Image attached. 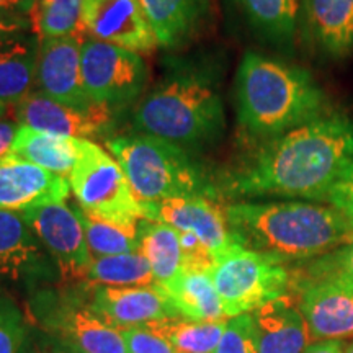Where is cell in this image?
<instances>
[{"mask_svg": "<svg viewBox=\"0 0 353 353\" xmlns=\"http://www.w3.org/2000/svg\"><path fill=\"white\" fill-rule=\"evenodd\" d=\"M353 162V120L325 114L260 145L229 182L236 195L325 201Z\"/></svg>", "mask_w": 353, "mask_h": 353, "instance_id": "cell-1", "label": "cell"}, {"mask_svg": "<svg viewBox=\"0 0 353 353\" xmlns=\"http://www.w3.org/2000/svg\"><path fill=\"white\" fill-rule=\"evenodd\" d=\"M237 244L285 263L325 255L353 244L347 214L304 201L236 203L224 208Z\"/></svg>", "mask_w": 353, "mask_h": 353, "instance_id": "cell-2", "label": "cell"}, {"mask_svg": "<svg viewBox=\"0 0 353 353\" xmlns=\"http://www.w3.org/2000/svg\"><path fill=\"white\" fill-rule=\"evenodd\" d=\"M236 92L241 126L262 139L325 117L327 100L307 70L257 52L242 57Z\"/></svg>", "mask_w": 353, "mask_h": 353, "instance_id": "cell-3", "label": "cell"}, {"mask_svg": "<svg viewBox=\"0 0 353 353\" xmlns=\"http://www.w3.org/2000/svg\"><path fill=\"white\" fill-rule=\"evenodd\" d=\"M107 148L125 172L145 219L152 206L169 198L213 196L205 176L182 145L138 131L107 141Z\"/></svg>", "mask_w": 353, "mask_h": 353, "instance_id": "cell-4", "label": "cell"}, {"mask_svg": "<svg viewBox=\"0 0 353 353\" xmlns=\"http://www.w3.org/2000/svg\"><path fill=\"white\" fill-rule=\"evenodd\" d=\"M132 123L139 132L182 148L203 144L223 131V101L205 79L180 76L145 97L134 110Z\"/></svg>", "mask_w": 353, "mask_h": 353, "instance_id": "cell-5", "label": "cell"}, {"mask_svg": "<svg viewBox=\"0 0 353 353\" xmlns=\"http://www.w3.org/2000/svg\"><path fill=\"white\" fill-rule=\"evenodd\" d=\"M210 273L228 319L285 296L291 285L285 263L241 244L219 255Z\"/></svg>", "mask_w": 353, "mask_h": 353, "instance_id": "cell-6", "label": "cell"}, {"mask_svg": "<svg viewBox=\"0 0 353 353\" xmlns=\"http://www.w3.org/2000/svg\"><path fill=\"white\" fill-rule=\"evenodd\" d=\"M68 179L79 208L85 213L128 229H138L139 221L145 219L117 159L90 139H81L77 162Z\"/></svg>", "mask_w": 353, "mask_h": 353, "instance_id": "cell-7", "label": "cell"}, {"mask_svg": "<svg viewBox=\"0 0 353 353\" xmlns=\"http://www.w3.org/2000/svg\"><path fill=\"white\" fill-rule=\"evenodd\" d=\"M82 79L94 103L114 107L143 92L148 68L139 52L90 38L82 43Z\"/></svg>", "mask_w": 353, "mask_h": 353, "instance_id": "cell-8", "label": "cell"}, {"mask_svg": "<svg viewBox=\"0 0 353 353\" xmlns=\"http://www.w3.org/2000/svg\"><path fill=\"white\" fill-rule=\"evenodd\" d=\"M23 218L39 242L56 260L68 281H87L92 265L85 232L77 210L65 201H50L23 211Z\"/></svg>", "mask_w": 353, "mask_h": 353, "instance_id": "cell-9", "label": "cell"}, {"mask_svg": "<svg viewBox=\"0 0 353 353\" xmlns=\"http://www.w3.org/2000/svg\"><path fill=\"white\" fill-rule=\"evenodd\" d=\"M299 311L312 341L353 337V286L337 278H291Z\"/></svg>", "mask_w": 353, "mask_h": 353, "instance_id": "cell-10", "label": "cell"}, {"mask_svg": "<svg viewBox=\"0 0 353 353\" xmlns=\"http://www.w3.org/2000/svg\"><path fill=\"white\" fill-rule=\"evenodd\" d=\"M81 33L134 52L159 44L139 0H82Z\"/></svg>", "mask_w": 353, "mask_h": 353, "instance_id": "cell-11", "label": "cell"}, {"mask_svg": "<svg viewBox=\"0 0 353 353\" xmlns=\"http://www.w3.org/2000/svg\"><path fill=\"white\" fill-rule=\"evenodd\" d=\"M37 87L50 99L65 107L88 110V99L82 79V41L77 37L39 39Z\"/></svg>", "mask_w": 353, "mask_h": 353, "instance_id": "cell-12", "label": "cell"}, {"mask_svg": "<svg viewBox=\"0 0 353 353\" xmlns=\"http://www.w3.org/2000/svg\"><path fill=\"white\" fill-rule=\"evenodd\" d=\"M13 117L20 126L74 139H90L112 126L110 107L94 105L88 110L70 108L38 90L13 105Z\"/></svg>", "mask_w": 353, "mask_h": 353, "instance_id": "cell-13", "label": "cell"}, {"mask_svg": "<svg viewBox=\"0 0 353 353\" xmlns=\"http://www.w3.org/2000/svg\"><path fill=\"white\" fill-rule=\"evenodd\" d=\"M148 219L161 221L179 232L196 236L214 260L237 244L229 229L224 208L208 195L169 198L152 206Z\"/></svg>", "mask_w": 353, "mask_h": 353, "instance_id": "cell-14", "label": "cell"}, {"mask_svg": "<svg viewBox=\"0 0 353 353\" xmlns=\"http://www.w3.org/2000/svg\"><path fill=\"white\" fill-rule=\"evenodd\" d=\"M90 307L118 330L145 327L154 322L180 317L157 285L134 288L97 286Z\"/></svg>", "mask_w": 353, "mask_h": 353, "instance_id": "cell-15", "label": "cell"}, {"mask_svg": "<svg viewBox=\"0 0 353 353\" xmlns=\"http://www.w3.org/2000/svg\"><path fill=\"white\" fill-rule=\"evenodd\" d=\"M69 180L15 154L0 159V210L23 211L50 201H65Z\"/></svg>", "mask_w": 353, "mask_h": 353, "instance_id": "cell-16", "label": "cell"}, {"mask_svg": "<svg viewBox=\"0 0 353 353\" xmlns=\"http://www.w3.org/2000/svg\"><path fill=\"white\" fill-rule=\"evenodd\" d=\"M44 324L77 353H126L121 330L112 327L90 304L65 301L44 314Z\"/></svg>", "mask_w": 353, "mask_h": 353, "instance_id": "cell-17", "label": "cell"}, {"mask_svg": "<svg viewBox=\"0 0 353 353\" xmlns=\"http://www.w3.org/2000/svg\"><path fill=\"white\" fill-rule=\"evenodd\" d=\"M303 33L329 59L353 54V0H301Z\"/></svg>", "mask_w": 353, "mask_h": 353, "instance_id": "cell-18", "label": "cell"}, {"mask_svg": "<svg viewBox=\"0 0 353 353\" xmlns=\"http://www.w3.org/2000/svg\"><path fill=\"white\" fill-rule=\"evenodd\" d=\"M250 314L259 353H304L312 343L311 332L294 296L285 294Z\"/></svg>", "mask_w": 353, "mask_h": 353, "instance_id": "cell-19", "label": "cell"}, {"mask_svg": "<svg viewBox=\"0 0 353 353\" xmlns=\"http://www.w3.org/2000/svg\"><path fill=\"white\" fill-rule=\"evenodd\" d=\"M157 43L179 48L203 28L211 15V0H139Z\"/></svg>", "mask_w": 353, "mask_h": 353, "instance_id": "cell-20", "label": "cell"}, {"mask_svg": "<svg viewBox=\"0 0 353 353\" xmlns=\"http://www.w3.org/2000/svg\"><path fill=\"white\" fill-rule=\"evenodd\" d=\"M39 39L23 32L0 38V100L17 105L37 83Z\"/></svg>", "mask_w": 353, "mask_h": 353, "instance_id": "cell-21", "label": "cell"}, {"mask_svg": "<svg viewBox=\"0 0 353 353\" xmlns=\"http://www.w3.org/2000/svg\"><path fill=\"white\" fill-rule=\"evenodd\" d=\"M159 288L182 319L193 322L228 321L210 270L182 268L174 280Z\"/></svg>", "mask_w": 353, "mask_h": 353, "instance_id": "cell-22", "label": "cell"}, {"mask_svg": "<svg viewBox=\"0 0 353 353\" xmlns=\"http://www.w3.org/2000/svg\"><path fill=\"white\" fill-rule=\"evenodd\" d=\"M23 214L0 210V283H15L37 270L43 254Z\"/></svg>", "mask_w": 353, "mask_h": 353, "instance_id": "cell-23", "label": "cell"}, {"mask_svg": "<svg viewBox=\"0 0 353 353\" xmlns=\"http://www.w3.org/2000/svg\"><path fill=\"white\" fill-rule=\"evenodd\" d=\"M79 151L81 139L20 126L10 154H15L51 174L68 179L70 170L76 165Z\"/></svg>", "mask_w": 353, "mask_h": 353, "instance_id": "cell-24", "label": "cell"}, {"mask_svg": "<svg viewBox=\"0 0 353 353\" xmlns=\"http://www.w3.org/2000/svg\"><path fill=\"white\" fill-rule=\"evenodd\" d=\"M138 239L139 252L148 260L157 286L169 283L182 272L183 252L176 229L161 221L141 219Z\"/></svg>", "mask_w": 353, "mask_h": 353, "instance_id": "cell-25", "label": "cell"}, {"mask_svg": "<svg viewBox=\"0 0 353 353\" xmlns=\"http://www.w3.org/2000/svg\"><path fill=\"white\" fill-rule=\"evenodd\" d=\"M252 28L268 41L290 44L298 30L299 0H236Z\"/></svg>", "mask_w": 353, "mask_h": 353, "instance_id": "cell-26", "label": "cell"}, {"mask_svg": "<svg viewBox=\"0 0 353 353\" xmlns=\"http://www.w3.org/2000/svg\"><path fill=\"white\" fill-rule=\"evenodd\" d=\"M87 281L97 286L113 288H134V286H156L148 260L141 252L110 255L92 260Z\"/></svg>", "mask_w": 353, "mask_h": 353, "instance_id": "cell-27", "label": "cell"}, {"mask_svg": "<svg viewBox=\"0 0 353 353\" xmlns=\"http://www.w3.org/2000/svg\"><path fill=\"white\" fill-rule=\"evenodd\" d=\"M228 321L193 322L182 317H172L145 327L164 335L179 353H213L226 330Z\"/></svg>", "mask_w": 353, "mask_h": 353, "instance_id": "cell-28", "label": "cell"}, {"mask_svg": "<svg viewBox=\"0 0 353 353\" xmlns=\"http://www.w3.org/2000/svg\"><path fill=\"white\" fill-rule=\"evenodd\" d=\"M77 214L82 221L88 250L94 259L139 252L138 229H128L120 224L95 218L81 208H77Z\"/></svg>", "mask_w": 353, "mask_h": 353, "instance_id": "cell-29", "label": "cell"}, {"mask_svg": "<svg viewBox=\"0 0 353 353\" xmlns=\"http://www.w3.org/2000/svg\"><path fill=\"white\" fill-rule=\"evenodd\" d=\"M82 0H37L34 17L39 39L81 33Z\"/></svg>", "mask_w": 353, "mask_h": 353, "instance_id": "cell-30", "label": "cell"}, {"mask_svg": "<svg viewBox=\"0 0 353 353\" xmlns=\"http://www.w3.org/2000/svg\"><path fill=\"white\" fill-rule=\"evenodd\" d=\"M298 276L337 278L353 286V244L342 245L312 260Z\"/></svg>", "mask_w": 353, "mask_h": 353, "instance_id": "cell-31", "label": "cell"}, {"mask_svg": "<svg viewBox=\"0 0 353 353\" xmlns=\"http://www.w3.org/2000/svg\"><path fill=\"white\" fill-rule=\"evenodd\" d=\"M213 353H259L252 314L229 319L226 330Z\"/></svg>", "mask_w": 353, "mask_h": 353, "instance_id": "cell-32", "label": "cell"}, {"mask_svg": "<svg viewBox=\"0 0 353 353\" xmlns=\"http://www.w3.org/2000/svg\"><path fill=\"white\" fill-rule=\"evenodd\" d=\"M25 337L20 309L10 299L0 298V353H19Z\"/></svg>", "mask_w": 353, "mask_h": 353, "instance_id": "cell-33", "label": "cell"}, {"mask_svg": "<svg viewBox=\"0 0 353 353\" xmlns=\"http://www.w3.org/2000/svg\"><path fill=\"white\" fill-rule=\"evenodd\" d=\"M126 353H179L162 334L151 327L121 330Z\"/></svg>", "mask_w": 353, "mask_h": 353, "instance_id": "cell-34", "label": "cell"}, {"mask_svg": "<svg viewBox=\"0 0 353 353\" xmlns=\"http://www.w3.org/2000/svg\"><path fill=\"white\" fill-rule=\"evenodd\" d=\"M325 201L330 203L334 208L341 210L342 213H352L353 211V162L348 169L339 176V180L330 188Z\"/></svg>", "mask_w": 353, "mask_h": 353, "instance_id": "cell-35", "label": "cell"}, {"mask_svg": "<svg viewBox=\"0 0 353 353\" xmlns=\"http://www.w3.org/2000/svg\"><path fill=\"white\" fill-rule=\"evenodd\" d=\"M32 28V20L28 15L13 12H0V38L12 33L30 32Z\"/></svg>", "mask_w": 353, "mask_h": 353, "instance_id": "cell-36", "label": "cell"}, {"mask_svg": "<svg viewBox=\"0 0 353 353\" xmlns=\"http://www.w3.org/2000/svg\"><path fill=\"white\" fill-rule=\"evenodd\" d=\"M20 130L19 123L8 120H0V159L8 156L12 152L13 143H15L17 132Z\"/></svg>", "mask_w": 353, "mask_h": 353, "instance_id": "cell-37", "label": "cell"}, {"mask_svg": "<svg viewBox=\"0 0 353 353\" xmlns=\"http://www.w3.org/2000/svg\"><path fill=\"white\" fill-rule=\"evenodd\" d=\"M345 341H321L312 342L304 353H345Z\"/></svg>", "mask_w": 353, "mask_h": 353, "instance_id": "cell-38", "label": "cell"}, {"mask_svg": "<svg viewBox=\"0 0 353 353\" xmlns=\"http://www.w3.org/2000/svg\"><path fill=\"white\" fill-rule=\"evenodd\" d=\"M37 0H0V12H13L28 15L34 10Z\"/></svg>", "mask_w": 353, "mask_h": 353, "instance_id": "cell-39", "label": "cell"}, {"mask_svg": "<svg viewBox=\"0 0 353 353\" xmlns=\"http://www.w3.org/2000/svg\"><path fill=\"white\" fill-rule=\"evenodd\" d=\"M6 113H7V103H3V101L0 100V120L6 117Z\"/></svg>", "mask_w": 353, "mask_h": 353, "instance_id": "cell-40", "label": "cell"}, {"mask_svg": "<svg viewBox=\"0 0 353 353\" xmlns=\"http://www.w3.org/2000/svg\"><path fill=\"white\" fill-rule=\"evenodd\" d=\"M347 218H348V221H350L352 229H353V211H352V213H348V214H347Z\"/></svg>", "mask_w": 353, "mask_h": 353, "instance_id": "cell-41", "label": "cell"}, {"mask_svg": "<svg viewBox=\"0 0 353 353\" xmlns=\"http://www.w3.org/2000/svg\"><path fill=\"white\" fill-rule=\"evenodd\" d=\"M345 353H353V342L350 343V345H347V352Z\"/></svg>", "mask_w": 353, "mask_h": 353, "instance_id": "cell-42", "label": "cell"}, {"mask_svg": "<svg viewBox=\"0 0 353 353\" xmlns=\"http://www.w3.org/2000/svg\"><path fill=\"white\" fill-rule=\"evenodd\" d=\"M64 353V352H63ZM70 353H77V352H72V350H70Z\"/></svg>", "mask_w": 353, "mask_h": 353, "instance_id": "cell-43", "label": "cell"}]
</instances>
